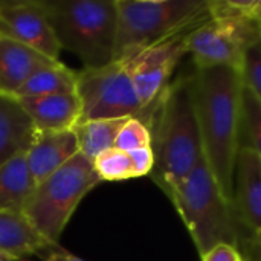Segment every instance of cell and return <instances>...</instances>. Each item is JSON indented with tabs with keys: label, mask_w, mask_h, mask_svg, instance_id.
Wrapping results in <instances>:
<instances>
[{
	"label": "cell",
	"mask_w": 261,
	"mask_h": 261,
	"mask_svg": "<svg viewBox=\"0 0 261 261\" xmlns=\"http://www.w3.org/2000/svg\"><path fill=\"white\" fill-rule=\"evenodd\" d=\"M191 83L203 158L232 202L234 168L242 148V72L226 66L196 67Z\"/></svg>",
	"instance_id": "obj_1"
},
{
	"label": "cell",
	"mask_w": 261,
	"mask_h": 261,
	"mask_svg": "<svg viewBox=\"0 0 261 261\" xmlns=\"http://www.w3.org/2000/svg\"><path fill=\"white\" fill-rule=\"evenodd\" d=\"M138 118L151 133L154 168L150 177L168 197L203 154L191 75L171 81Z\"/></svg>",
	"instance_id": "obj_2"
},
{
	"label": "cell",
	"mask_w": 261,
	"mask_h": 261,
	"mask_svg": "<svg viewBox=\"0 0 261 261\" xmlns=\"http://www.w3.org/2000/svg\"><path fill=\"white\" fill-rule=\"evenodd\" d=\"M168 199L200 257L222 243L237 246L240 251L246 246L251 234L242 225L232 202L219 187L203 154Z\"/></svg>",
	"instance_id": "obj_3"
},
{
	"label": "cell",
	"mask_w": 261,
	"mask_h": 261,
	"mask_svg": "<svg viewBox=\"0 0 261 261\" xmlns=\"http://www.w3.org/2000/svg\"><path fill=\"white\" fill-rule=\"evenodd\" d=\"M113 61L128 60L173 35L193 31L211 17L210 0H116Z\"/></svg>",
	"instance_id": "obj_4"
},
{
	"label": "cell",
	"mask_w": 261,
	"mask_h": 261,
	"mask_svg": "<svg viewBox=\"0 0 261 261\" xmlns=\"http://www.w3.org/2000/svg\"><path fill=\"white\" fill-rule=\"evenodd\" d=\"M61 49L75 54L84 69L113 61L116 43V0H43Z\"/></svg>",
	"instance_id": "obj_5"
},
{
	"label": "cell",
	"mask_w": 261,
	"mask_h": 261,
	"mask_svg": "<svg viewBox=\"0 0 261 261\" xmlns=\"http://www.w3.org/2000/svg\"><path fill=\"white\" fill-rule=\"evenodd\" d=\"M99 184L93 162L80 151L35 187L21 213L43 239L57 246L81 200Z\"/></svg>",
	"instance_id": "obj_6"
},
{
	"label": "cell",
	"mask_w": 261,
	"mask_h": 261,
	"mask_svg": "<svg viewBox=\"0 0 261 261\" xmlns=\"http://www.w3.org/2000/svg\"><path fill=\"white\" fill-rule=\"evenodd\" d=\"M211 17L185 35L196 67L226 66L242 72L248 50L261 41V26L252 18L223 9L210 0Z\"/></svg>",
	"instance_id": "obj_7"
},
{
	"label": "cell",
	"mask_w": 261,
	"mask_h": 261,
	"mask_svg": "<svg viewBox=\"0 0 261 261\" xmlns=\"http://www.w3.org/2000/svg\"><path fill=\"white\" fill-rule=\"evenodd\" d=\"M76 93L81 101L80 122L138 118L144 112L127 60L112 61L98 69L78 70Z\"/></svg>",
	"instance_id": "obj_8"
},
{
	"label": "cell",
	"mask_w": 261,
	"mask_h": 261,
	"mask_svg": "<svg viewBox=\"0 0 261 261\" xmlns=\"http://www.w3.org/2000/svg\"><path fill=\"white\" fill-rule=\"evenodd\" d=\"M187 34L184 32L162 40L127 60L144 110L161 96L171 83V76L182 58L188 55L185 47Z\"/></svg>",
	"instance_id": "obj_9"
},
{
	"label": "cell",
	"mask_w": 261,
	"mask_h": 261,
	"mask_svg": "<svg viewBox=\"0 0 261 261\" xmlns=\"http://www.w3.org/2000/svg\"><path fill=\"white\" fill-rule=\"evenodd\" d=\"M0 34L60 60L61 47L49 21L43 0L0 2Z\"/></svg>",
	"instance_id": "obj_10"
},
{
	"label": "cell",
	"mask_w": 261,
	"mask_h": 261,
	"mask_svg": "<svg viewBox=\"0 0 261 261\" xmlns=\"http://www.w3.org/2000/svg\"><path fill=\"white\" fill-rule=\"evenodd\" d=\"M232 205L252 236L261 229V158L249 147H242L234 168Z\"/></svg>",
	"instance_id": "obj_11"
},
{
	"label": "cell",
	"mask_w": 261,
	"mask_h": 261,
	"mask_svg": "<svg viewBox=\"0 0 261 261\" xmlns=\"http://www.w3.org/2000/svg\"><path fill=\"white\" fill-rule=\"evenodd\" d=\"M57 61L60 60L0 34V95L14 96L37 70Z\"/></svg>",
	"instance_id": "obj_12"
},
{
	"label": "cell",
	"mask_w": 261,
	"mask_h": 261,
	"mask_svg": "<svg viewBox=\"0 0 261 261\" xmlns=\"http://www.w3.org/2000/svg\"><path fill=\"white\" fill-rule=\"evenodd\" d=\"M80 153L78 138L72 130L38 132L26 153L28 167L35 185L43 182Z\"/></svg>",
	"instance_id": "obj_13"
},
{
	"label": "cell",
	"mask_w": 261,
	"mask_h": 261,
	"mask_svg": "<svg viewBox=\"0 0 261 261\" xmlns=\"http://www.w3.org/2000/svg\"><path fill=\"white\" fill-rule=\"evenodd\" d=\"M17 99L37 132L72 130L81 121V101L76 92Z\"/></svg>",
	"instance_id": "obj_14"
},
{
	"label": "cell",
	"mask_w": 261,
	"mask_h": 261,
	"mask_svg": "<svg viewBox=\"0 0 261 261\" xmlns=\"http://www.w3.org/2000/svg\"><path fill=\"white\" fill-rule=\"evenodd\" d=\"M37 128L14 96L0 95V165L28 153L35 141Z\"/></svg>",
	"instance_id": "obj_15"
},
{
	"label": "cell",
	"mask_w": 261,
	"mask_h": 261,
	"mask_svg": "<svg viewBox=\"0 0 261 261\" xmlns=\"http://www.w3.org/2000/svg\"><path fill=\"white\" fill-rule=\"evenodd\" d=\"M46 239L29 223L23 213L0 211V254L11 261H20L50 248Z\"/></svg>",
	"instance_id": "obj_16"
},
{
	"label": "cell",
	"mask_w": 261,
	"mask_h": 261,
	"mask_svg": "<svg viewBox=\"0 0 261 261\" xmlns=\"http://www.w3.org/2000/svg\"><path fill=\"white\" fill-rule=\"evenodd\" d=\"M35 187L26 153L0 165V211L21 213Z\"/></svg>",
	"instance_id": "obj_17"
},
{
	"label": "cell",
	"mask_w": 261,
	"mask_h": 261,
	"mask_svg": "<svg viewBox=\"0 0 261 261\" xmlns=\"http://www.w3.org/2000/svg\"><path fill=\"white\" fill-rule=\"evenodd\" d=\"M78 70H73L57 61L55 64L46 66L37 70L14 95V98H34L47 96L58 93L76 92Z\"/></svg>",
	"instance_id": "obj_18"
},
{
	"label": "cell",
	"mask_w": 261,
	"mask_h": 261,
	"mask_svg": "<svg viewBox=\"0 0 261 261\" xmlns=\"http://www.w3.org/2000/svg\"><path fill=\"white\" fill-rule=\"evenodd\" d=\"M127 119L128 118L92 119V121L78 122L73 127V132L78 138L80 151L93 162V159L98 154L115 147L116 136Z\"/></svg>",
	"instance_id": "obj_19"
},
{
	"label": "cell",
	"mask_w": 261,
	"mask_h": 261,
	"mask_svg": "<svg viewBox=\"0 0 261 261\" xmlns=\"http://www.w3.org/2000/svg\"><path fill=\"white\" fill-rule=\"evenodd\" d=\"M93 170L101 182H121L135 177L130 154L116 147L98 154L93 159Z\"/></svg>",
	"instance_id": "obj_20"
},
{
	"label": "cell",
	"mask_w": 261,
	"mask_h": 261,
	"mask_svg": "<svg viewBox=\"0 0 261 261\" xmlns=\"http://www.w3.org/2000/svg\"><path fill=\"white\" fill-rule=\"evenodd\" d=\"M242 147L252 148L261 158V101L246 86L242 102Z\"/></svg>",
	"instance_id": "obj_21"
},
{
	"label": "cell",
	"mask_w": 261,
	"mask_h": 261,
	"mask_svg": "<svg viewBox=\"0 0 261 261\" xmlns=\"http://www.w3.org/2000/svg\"><path fill=\"white\" fill-rule=\"evenodd\" d=\"M115 147L127 153L138 148L151 147V133L148 125L136 116L128 118L116 136Z\"/></svg>",
	"instance_id": "obj_22"
},
{
	"label": "cell",
	"mask_w": 261,
	"mask_h": 261,
	"mask_svg": "<svg viewBox=\"0 0 261 261\" xmlns=\"http://www.w3.org/2000/svg\"><path fill=\"white\" fill-rule=\"evenodd\" d=\"M242 76L245 86L261 101V41L248 50L242 67Z\"/></svg>",
	"instance_id": "obj_23"
},
{
	"label": "cell",
	"mask_w": 261,
	"mask_h": 261,
	"mask_svg": "<svg viewBox=\"0 0 261 261\" xmlns=\"http://www.w3.org/2000/svg\"><path fill=\"white\" fill-rule=\"evenodd\" d=\"M219 5L231 12H237L255 20L261 26V0H217Z\"/></svg>",
	"instance_id": "obj_24"
},
{
	"label": "cell",
	"mask_w": 261,
	"mask_h": 261,
	"mask_svg": "<svg viewBox=\"0 0 261 261\" xmlns=\"http://www.w3.org/2000/svg\"><path fill=\"white\" fill-rule=\"evenodd\" d=\"M132 159V167H133V174L135 177H142V176H150L153 168H154V154L151 147H144L138 148L128 153Z\"/></svg>",
	"instance_id": "obj_25"
},
{
	"label": "cell",
	"mask_w": 261,
	"mask_h": 261,
	"mask_svg": "<svg viewBox=\"0 0 261 261\" xmlns=\"http://www.w3.org/2000/svg\"><path fill=\"white\" fill-rule=\"evenodd\" d=\"M202 261H246L243 252L232 245H217L211 251H208L205 255L200 257Z\"/></svg>",
	"instance_id": "obj_26"
},
{
	"label": "cell",
	"mask_w": 261,
	"mask_h": 261,
	"mask_svg": "<svg viewBox=\"0 0 261 261\" xmlns=\"http://www.w3.org/2000/svg\"><path fill=\"white\" fill-rule=\"evenodd\" d=\"M37 257L41 261H84L81 260L80 257L64 251L60 248V245L57 246H50L44 251H41L40 254H37Z\"/></svg>",
	"instance_id": "obj_27"
},
{
	"label": "cell",
	"mask_w": 261,
	"mask_h": 261,
	"mask_svg": "<svg viewBox=\"0 0 261 261\" xmlns=\"http://www.w3.org/2000/svg\"><path fill=\"white\" fill-rule=\"evenodd\" d=\"M242 252L246 261H261V229L249 237Z\"/></svg>",
	"instance_id": "obj_28"
},
{
	"label": "cell",
	"mask_w": 261,
	"mask_h": 261,
	"mask_svg": "<svg viewBox=\"0 0 261 261\" xmlns=\"http://www.w3.org/2000/svg\"><path fill=\"white\" fill-rule=\"evenodd\" d=\"M0 261H11V260H9L8 257H5V255H2V254H0Z\"/></svg>",
	"instance_id": "obj_29"
}]
</instances>
